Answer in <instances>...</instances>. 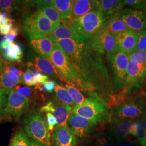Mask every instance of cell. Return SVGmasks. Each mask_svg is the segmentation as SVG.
Returning a JSON list of instances; mask_svg holds the SVG:
<instances>
[{"instance_id":"cell-1","label":"cell","mask_w":146,"mask_h":146,"mask_svg":"<svg viewBox=\"0 0 146 146\" xmlns=\"http://www.w3.org/2000/svg\"><path fill=\"white\" fill-rule=\"evenodd\" d=\"M102 55L87 44L76 68L78 75L76 86L90 96H98L104 99V96L110 98L114 88Z\"/></svg>"},{"instance_id":"cell-2","label":"cell","mask_w":146,"mask_h":146,"mask_svg":"<svg viewBox=\"0 0 146 146\" xmlns=\"http://www.w3.org/2000/svg\"><path fill=\"white\" fill-rule=\"evenodd\" d=\"M72 112L92 121L95 125L111 120L109 106L104 99L98 96L86 99L82 104L76 105Z\"/></svg>"},{"instance_id":"cell-3","label":"cell","mask_w":146,"mask_h":146,"mask_svg":"<svg viewBox=\"0 0 146 146\" xmlns=\"http://www.w3.org/2000/svg\"><path fill=\"white\" fill-rule=\"evenodd\" d=\"M22 125L29 139L45 146H51L50 131L40 111L31 110L28 111L23 118Z\"/></svg>"},{"instance_id":"cell-4","label":"cell","mask_w":146,"mask_h":146,"mask_svg":"<svg viewBox=\"0 0 146 146\" xmlns=\"http://www.w3.org/2000/svg\"><path fill=\"white\" fill-rule=\"evenodd\" d=\"M22 25L23 31L30 40L48 36L56 29L47 17L38 11L22 16Z\"/></svg>"},{"instance_id":"cell-5","label":"cell","mask_w":146,"mask_h":146,"mask_svg":"<svg viewBox=\"0 0 146 146\" xmlns=\"http://www.w3.org/2000/svg\"><path fill=\"white\" fill-rule=\"evenodd\" d=\"M62 21L67 26L72 27L77 34L93 36L101 29L106 20L101 11H94L75 20L69 17Z\"/></svg>"},{"instance_id":"cell-6","label":"cell","mask_w":146,"mask_h":146,"mask_svg":"<svg viewBox=\"0 0 146 146\" xmlns=\"http://www.w3.org/2000/svg\"><path fill=\"white\" fill-rule=\"evenodd\" d=\"M50 61L56 69L58 77L62 81L76 86L78 80V72L62 49L55 43Z\"/></svg>"},{"instance_id":"cell-7","label":"cell","mask_w":146,"mask_h":146,"mask_svg":"<svg viewBox=\"0 0 146 146\" xmlns=\"http://www.w3.org/2000/svg\"><path fill=\"white\" fill-rule=\"evenodd\" d=\"M107 57L111 69L114 91L122 90L127 84L129 55L117 50L115 52L107 55Z\"/></svg>"},{"instance_id":"cell-8","label":"cell","mask_w":146,"mask_h":146,"mask_svg":"<svg viewBox=\"0 0 146 146\" xmlns=\"http://www.w3.org/2000/svg\"><path fill=\"white\" fill-rule=\"evenodd\" d=\"M90 37L91 36L89 35L78 34L72 38L60 40L56 44L68 56L75 68H76Z\"/></svg>"},{"instance_id":"cell-9","label":"cell","mask_w":146,"mask_h":146,"mask_svg":"<svg viewBox=\"0 0 146 146\" xmlns=\"http://www.w3.org/2000/svg\"><path fill=\"white\" fill-rule=\"evenodd\" d=\"M146 106L139 99L131 100L116 106L113 111L115 119L131 120L145 117Z\"/></svg>"},{"instance_id":"cell-10","label":"cell","mask_w":146,"mask_h":146,"mask_svg":"<svg viewBox=\"0 0 146 146\" xmlns=\"http://www.w3.org/2000/svg\"><path fill=\"white\" fill-rule=\"evenodd\" d=\"M87 45L92 49L102 54L107 52L109 55L117 50L116 35L102 29L91 36Z\"/></svg>"},{"instance_id":"cell-11","label":"cell","mask_w":146,"mask_h":146,"mask_svg":"<svg viewBox=\"0 0 146 146\" xmlns=\"http://www.w3.org/2000/svg\"><path fill=\"white\" fill-rule=\"evenodd\" d=\"M29 100L17 93L14 89L8 91L4 115L18 121L28 110Z\"/></svg>"},{"instance_id":"cell-12","label":"cell","mask_w":146,"mask_h":146,"mask_svg":"<svg viewBox=\"0 0 146 146\" xmlns=\"http://www.w3.org/2000/svg\"><path fill=\"white\" fill-rule=\"evenodd\" d=\"M19 63H20L4 62L1 86L7 92L13 89L19 84H23L22 76L24 73Z\"/></svg>"},{"instance_id":"cell-13","label":"cell","mask_w":146,"mask_h":146,"mask_svg":"<svg viewBox=\"0 0 146 146\" xmlns=\"http://www.w3.org/2000/svg\"><path fill=\"white\" fill-rule=\"evenodd\" d=\"M129 29L137 32L146 29V11L127 8L117 14Z\"/></svg>"},{"instance_id":"cell-14","label":"cell","mask_w":146,"mask_h":146,"mask_svg":"<svg viewBox=\"0 0 146 146\" xmlns=\"http://www.w3.org/2000/svg\"><path fill=\"white\" fill-rule=\"evenodd\" d=\"M95 125L92 121L73 112L69 117L67 123L78 139H84L90 135L94 131Z\"/></svg>"},{"instance_id":"cell-15","label":"cell","mask_w":146,"mask_h":146,"mask_svg":"<svg viewBox=\"0 0 146 146\" xmlns=\"http://www.w3.org/2000/svg\"><path fill=\"white\" fill-rule=\"evenodd\" d=\"M73 108L60 102L56 98L49 101L41 108V113H50L55 117L58 127L67 125L68 118L72 112Z\"/></svg>"},{"instance_id":"cell-16","label":"cell","mask_w":146,"mask_h":146,"mask_svg":"<svg viewBox=\"0 0 146 146\" xmlns=\"http://www.w3.org/2000/svg\"><path fill=\"white\" fill-rule=\"evenodd\" d=\"M146 78V64L134 61H129L127 68L126 87L132 89L140 88Z\"/></svg>"},{"instance_id":"cell-17","label":"cell","mask_w":146,"mask_h":146,"mask_svg":"<svg viewBox=\"0 0 146 146\" xmlns=\"http://www.w3.org/2000/svg\"><path fill=\"white\" fill-rule=\"evenodd\" d=\"M26 66L28 69H35L53 78L58 77L56 69L52 62L49 60L40 57L31 50L27 54Z\"/></svg>"},{"instance_id":"cell-18","label":"cell","mask_w":146,"mask_h":146,"mask_svg":"<svg viewBox=\"0 0 146 146\" xmlns=\"http://www.w3.org/2000/svg\"><path fill=\"white\" fill-rule=\"evenodd\" d=\"M116 40L117 50L129 55L135 50L138 36L136 32L127 30L116 34Z\"/></svg>"},{"instance_id":"cell-19","label":"cell","mask_w":146,"mask_h":146,"mask_svg":"<svg viewBox=\"0 0 146 146\" xmlns=\"http://www.w3.org/2000/svg\"><path fill=\"white\" fill-rule=\"evenodd\" d=\"M53 146H76L77 138L67 125L57 127L52 134Z\"/></svg>"},{"instance_id":"cell-20","label":"cell","mask_w":146,"mask_h":146,"mask_svg":"<svg viewBox=\"0 0 146 146\" xmlns=\"http://www.w3.org/2000/svg\"><path fill=\"white\" fill-rule=\"evenodd\" d=\"M133 122L131 120L114 119L110 126V135L116 140H128V136L131 135Z\"/></svg>"},{"instance_id":"cell-21","label":"cell","mask_w":146,"mask_h":146,"mask_svg":"<svg viewBox=\"0 0 146 146\" xmlns=\"http://www.w3.org/2000/svg\"><path fill=\"white\" fill-rule=\"evenodd\" d=\"M54 44L48 36L29 41V46L35 53L40 57L49 60L50 59Z\"/></svg>"},{"instance_id":"cell-22","label":"cell","mask_w":146,"mask_h":146,"mask_svg":"<svg viewBox=\"0 0 146 146\" xmlns=\"http://www.w3.org/2000/svg\"><path fill=\"white\" fill-rule=\"evenodd\" d=\"M96 3L98 11L102 13L106 21L117 15L125 5L123 1L117 0L96 1Z\"/></svg>"},{"instance_id":"cell-23","label":"cell","mask_w":146,"mask_h":146,"mask_svg":"<svg viewBox=\"0 0 146 146\" xmlns=\"http://www.w3.org/2000/svg\"><path fill=\"white\" fill-rule=\"evenodd\" d=\"M94 11H98L96 1H74L72 10L69 18L72 20H75Z\"/></svg>"},{"instance_id":"cell-24","label":"cell","mask_w":146,"mask_h":146,"mask_svg":"<svg viewBox=\"0 0 146 146\" xmlns=\"http://www.w3.org/2000/svg\"><path fill=\"white\" fill-rule=\"evenodd\" d=\"M2 56L9 62L21 63L23 55V49L21 44L17 42H11L8 47L0 49Z\"/></svg>"},{"instance_id":"cell-25","label":"cell","mask_w":146,"mask_h":146,"mask_svg":"<svg viewBox=\"0 0 146 146\" xmlns=\"http://www.w3.org/2000/svg\"><path fill=\"white\" fill-rule=\"evenodd\" d=\"M35 3L36 4L38 11L47 17L57 28L60 25L61 19L56 9L53 6L48 5L47 0L35 1Z\"/></svg>"},{"instance_id":"cell-26","label":"cell","mask_w":146,"mask_h":146,"mask_svg":"<svg viewBox=\"0 0 146 146\" xmlns=\"http://www.w3.org/2000/svg\"><path fill=\"white\" fill-rule=\"evenodd\" d=\"M101 29L116 35L121 32L130 30L117 15L114 16L106 21Z\"/></svg>"},{"instance_id":"cell-27","label":"cell","mask_w":146,"mask_h":146,"mask_svg":"<svg viewBox=\"0 0 146 146\" xmlns=\"http://www.w3.org/2000/svg\"><path fill=\"white\" fill-rule=\"evenodd\" d=\"M131 135L135 136L141 145L146 146V117L137 119L133 122Z\"/></svg>"},{"instance_id":"cell-28","label":"cell","mask_w":146,"mask_h":146,"mask_svg":"<svg viewBox=\"0 0 146 146\" xmlns=\"http://www.w3.org/2000/svg\"><path fill=\"white\" fill-rule=\"evenodd\" d=\"M76 34H78L76 32L72 27L61 24L48 37H49L54 43H57L60 40L72 38L75 36Z\"/></svg>"},{"instance_id":"cell-29","label":"cell","mask_w":146,"mask_h":146,"mask_svg":"<svg viewBox=\"0 0 146 146\" xmlns=\"http://www.w3.org/2000/svg\"><path fill=\"white\" fill-rule=\"evenodd\" d=\"M74 1L72 0H55L54 5L58 11L61 19L64 20L69 18L72 10Z\"/></svg>"},{"instance_id":"cell-30","label":"cell","mask_w":146,"mask_h":146,"mask_svg":"<svg viewBox=\"0 0 146 146\" xmlns=\"http://www.w3.org/2000/svg\"><path fill=\"white\" fill-rule=\"evenodd\" d=\"M54 91L56 98L60 102L64 104H67L72 108L76 106L67 89L63 87L62 86L56 84Z\"/></svg>"},{"instance_id":"cell-31","label":"cell","mask_w":146,"mask_h":146,"mask_svg":"<svg viewBox=\"0 0 146 146\" xmlns=\"http://www.w3.org/2000/svg\"><path fill=\"white\" fill-rule=\"evenodd\" d=\"M13 89H14L17 93L26 97L29 100L30 98L34 99L37 95V90H38L36 87L34 88H31L29 86L23 84L17 85Z\"/></svg>"},{"instance_id":"cell-32","label":"cell","mask_w":146,"mask_h":146,"mask_svg":"<svg viewBox=\"0 0 146 146\" xmlns=\"http://www.w3.org/2000/svg\"><path fill=\"white\" fill-rule=\"evenodd\" d=\"M65 87L70 95L75 104L78 105L82 104L84 102L85 100L84 96L75 84L67 83L65 85Z\"/></svg>"},{"instance_id":"cell-33","label":"cell","mask_w":146,"mask_h":146,"mask_svg":"<svg viewBox=\"0 0 146 146\" xmlns=\"http://www.w3.org/2000/svg\"><path fill=\"white\" fill-rule=\"evenodd\" d=\"M9 146H28V139L22 131H17L13 136Z\"/></svg>"},{"instance_id":"cell-34","label":"cell","mask_w":146,"mask_h":146,"mask_svg":"<svg viewBox=\"0 0 146 146\" xmlns=\"http://www.w3.org/2000/svg\"><path fill=\"white\" fill-rule=\"evenodd\" d=\"M19 1L12 0H0V11L8 13L17 11L19 7Z\"/></svg>"},{"instance_id":"cell-35","label":"cell","mask_w":146,"mask_h":146,"mask_svg":"<svg viewBox=\"0 0 146 146\" xmlns=\"http://www.w3.org/2000/svg\"><path fill=\"white\" fill-rule=\"evenodd\" d=\"M96 146H113L110 136L106 133H100L96 136Z\"/></svg>"},{"instance_id":"cell-36","label":"cell","mask_w":146,"mask_h":146,"mask_svg":"<svg viewBox=\"0 0 146 146\" xmlns=\"http://www.w3.org/2000/svg\"><path fill=\"white\" fill-rule=\"evenodd\" d=\"M138 36L137 47L134 52L146 50V29L136 32Z\"/></svg>"},{"instance_id":"cell-37","label":"cell","mask_w":146,"mask_h":146,"mask_svg":"<svg viewBox=\"0 0 146 146\" xmlns=\"http://www.w3.org/2000/svg\"><path fill=\"white\" fill-rule=\"evenodd\" d=\"M129 61H134L141 64H146V50L134 52L129 55Z\"/></svg>"},{"instance_id":"cell-38","label":"cell","mask_w":146,"mask_h":146,"mask_svg":"<svg viewBox=\"0 0 146 146\" xmlns=\"http://www.w3.org/2000/svg\"><path fill=\"white\" fill-rule=\"evenodd\" d=\"M125 5L131 7L136 9L146 10V1L143 0H125L123 1Z\"/></svg>"},{"instance_id":"cell-39","label":"cell","mask_w":146,"mask_h":146,"mask_svg":"<svg viewBox=\"0 0 146 146\" xmlns=\"http://www.w3.org/2000/svg\"><path fill=\"white\" fill-rule=\"evenodd\" d=\"M56 84L54 81L48 80L42 84H38L35 87L40 91H44L48 93H51L55 90Z\"/></svg>"},{"instance_id":"cell-40","label":"cell","mask_w":146,"mask_h":146,"mask_svg":"<svg viewBox=\"0 0 146 146\" xmlns=\"http://www.w3.org/2000/svg\"><path fill=\"white\" fill-rule=\"evenodd\" d=\"M8 92L1 88H0V118L4 115V111L7 105Z\"/></svg>"},{"instance_id":"cell-41","label":"cell","mask_w":146,"mask_h":146,"mask_svg":"<svg viewBox=\"0 0 146 146\" xmlns=\"http://www.w3.org/2000/svg\"><path fill=\"white\" fill-rule=\"evenodd\" d=\"M23 84H25L28 86H35L33 81V75L31 69H27L26 71L23 73L22 76Z\"/></svg>"},{"instance_id":"cell-42","label":"cell","mask_w":146,"mask_h":146,"mask_svg":"<svg viewBox=\"0 0 146 146\" xmlns=\"http://www.w3.org/2000/svg\"><path fill=\"white\" fill-rule=\"evenodd\" d=\"M46 120L49 131H53L56 125H58L57 120L56 119L55 117L50 113H46Z\"/></svg>"},{"instance_id":"cell-43","label":"cell","mask_w":146,"mask_h":146,"mask_svg":"<svg viewBox=\"0 0 146 146\" xmlns=\"http://www.w3.org/2000/svg\"><path fill=\"white\" fill-rule=\"evenodd\" d=\"M19 33V28L17 27H14L11 31L4 37L3 40H5L7 42H14V41L15 40L16 37L17 36L18 34Z\"/></svg>"},{"instance_id":"cell-44","label":"cell","mask_w":146,"mask_h":146,"mask_svg":"<svg viewBox=\"0 0 146 146\" xmlns=\"http://www.w3.org/2000/svg\"><path fill=\"white\" fill-rule=\"evenodd\" d=\"M13 23H9L5 25H2L0 27V34L1 35H7L11 30L13 29Z\"/></svg>"},{"instance_id":"cell-45","label":"cell","mask_w":146,"mask_h":146,"mask_svg":"<svg viewBox=\"0 0 146 146\" xmlns=\"http://www.w3.org/2000/svg\"><path fill=\"white\" fill-rule=\"evenodd\" d=\"M113 146H138L134 142L125 140H116L113 144Z\"/></svg>"},{"instance_id":"cell-46","label":"cell","mask_w":146,"mask_h":146,"mask_svg":"<svg viewBox=\"0 0 146 146\" xmlns=\"http://www.w3.org/2000/svg\"><path fill=\"white\" fill-rule=\"evenodd\" d=\"M28 146H46L36 141L28 139Z\"/></svg>"},{"instance_id":"cell-47","label":"cell","mask_w":146,"mask_h":146,"mask_svg":"<svg viewBox=\"0 0 146 146\" xmlns=\"http://www.w3.org/2000/svg\"><path fill=\"white\" fill-rule=\"evenodd\" d=\"M10 43L5 41L3 39L0 42V49H4L8 47Z\"/></svg>"},{"instance_id":"cell-48","label":"cell","mask_w":146,"mask_h":146,"mask_svg":"<svg viewBox=\"0 0 146 146\" xmlns=\"http://www.w3.org/2000/svg\"><path fill=\"white\" fill-rule=\"evenodd\" d=\"M3 67H4V61L0 59V88H1V78H2V74L3 73Z\"/></svg>"},{"instance_id":"cell-49","label":"cell","mask_w":146,"mask_h":146,"mask_svg":"<svg viewBox=\"0 0 146 146\" xmlns=\"http://www.w3.org/2000/svg\"><path fill=\"white\" fill-rule=\"evenodd\" d=\"M3 18V14L2 13L1 11H0V21L2 20V19Z\"/></svg>"},{"instance_id":"cell-50","label":"cell","mask_w":146,"mask_h":146,"mask_svg":"<svg viewBox=\"0 0 146 146\" xmlns=\"http://www.w3.org/2000/svg\"><path fill=\"white\" fill-rule=\"evenodd\" d=\"M144 84H145L146 85V78H145V82H144Z\"/></svg>"},{"instance_id":"cell-51","label":"cell","mask_w":146,"mask_h":146,"mask_svg":"<svg viewBox=\"0 0 146 146\" xmlns=\"http://www.w3.org/2000/svg\"><path fill=\"white\" fill-rule=\"evenodd\" d=\"M1 23H0V27H1Z\"/></svg>"},{"instance_id":"cell-52","label":"cell","mask_w":146,"mask_h":146,"mask_svg":"<svg viewBox=\"0 0 146 146\" xmlns=\"http://www.w3.org/2000/svg\"></svg>"},{"instance_id":"cell-53","label":"cell","mask_w":146,"mask_h":146,"mask_svg":"<svg viewBox=\"0 0 146 146\" xmlns=\"http://www.w3.org/2000/svg\"></svg>"}]
</instances>
